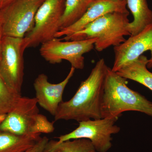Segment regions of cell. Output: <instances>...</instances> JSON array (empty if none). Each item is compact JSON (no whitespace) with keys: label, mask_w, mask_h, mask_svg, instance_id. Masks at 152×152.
I'll return each mask as SVG.
<instances>
[{"label":"cell","mask_w":152,"mask_h":152,"mask_svg":"<svg viewBox=\"0 0 152 152\" xmlns=\"http://www.w3.org/2000/svg\"><path fill=\"white\" fill-rule=\"evenodd\" d=\"M107 67L103 58L98 61L74 96L60 104L55 121L75 120L80 122L102 118L101 105Z\"/></svg>","instance_id":"1"},{"label":"cell","mask_w":152,"mask_h":152,"mask_svg":"<svg viewBox=\"0 0 152 152\" xmlns=\"http://www.w3.org/2000/svg\"><path fill=\"white\" fill-rule=\"evenodd\" d=\"M127 79L107 67L101 105V118L118 119L125 112L143 113L152 118V102L127 86Z\"/></svg>","instance_id":"2"},{"label":"cell","mask_w":152,"mask_h":152,"mask_svg":"<svg viewBox=\"0 0 152 152\" xmlns=\"http://www.w3.org/2000/svg\"><path fill=\"white\" fill-rule=\"evenodd\" d=\"M129 13L114 12L106 14L87 25L83 29L68 37L66 41L82 40L97 38L95 48L101 52L110 48L116 47L126 41L125 36H130L127 29L130 23Z\"/></svg>","instance_id":"3"},{"label":"cell","mask_w":152,"mask_h":152,"mask_svg":"<svg viewBox=\"0 0 152 152\" xmlns=\"http://www.w3.org/2000/svg\"><path fill=\"white\" fill-rule=\"evenodd\" d=\"M66 0H45L35 17L34 28L23 38L25 50L55 38L60 30Z\"/></svg>","instance_id":"4"},{"label":"cell","mask_w":152,"mask_h":152,"mask_svg":"<svg viewBox=\"0 0 152 152\" xmlns=\"http://www.w3.org/2000/svg\"><path fill=\"white\" fill-rule=\"evenodd\" d=\"M45 0H17L0 10L3 37L23 38L32 31L35 17Z\"/></svg>","instance_id":"5"},{"label":"cell","mask_w":152,"mask_h":152,"mask_svg":"<svg viewBox=\"0 0 152 152\" xmlns=\"http://www.w3.org/2000/svg\"><path fill=\"white\" fill-rule=\"evenodd\" d=\"M23 38L3 37L0 53V76L9 88L21 95L24 77Z\"/></svg>","instance_id":"6"},{"label":"cell","mask_w":152,"mask_h":152,"mask_svg":"<svg viewBox=\"0 0 152 152\" xmlns=\"http://www.w3.org/2000/svg\"><path fill=\"white\" fill-rule=\"evenodd\" d=\"M96 40L93 38L62 42L55 38L42 44L40 53L50 64H58L64 60L70 63L72 67L82 69L85 66L83 55L94 49Z\"/></svg>","instance_id":"7"},{"label":"cell","mask_w":152,"mask_h":152,"mask_svg":"<svg viewBox=\"0 0 152 152\" xmlns=\"http://www.w3.org/2000/svg\"><path fill=\"white\" fill-rule=\"evenodd\" d=\"M118 119L105 118L80 122L78 127L72 132L58 137L59 142L75 140H89L98 152H107L112 146V135L119 132L120 128L115 123Z\"/></svg>","instance_id":"8"},{"label":"cell","mask_w":152,"mask_h":152,"mask_svg":"<svg viewBox=\"0 0 152 152\" xmlns=\"http://www.w3.org/2000/svg\"><path fill=\"white\" fill-rule=\"evenodd\" d=\"M38 104L35 97H20L0 124V131L18 135H36L31 131L39 114Z\"/></svg>","instance_id":"9"},{"label":"cell","mask_w":152,"mask_h":152,"mask_svg":"<svg viewBox=\"0 0 152 152\" xmlns=\"http://www.w3.org/2000/svg\"><path fill=\"white\" fill-rule=\"evenodd\" d=\"M150 51L151 58L147 67L152 68V24L137 34L131 36L124 42L114 47L115 59L112 71L118 72L123 66L134 61L144 52Z\"/></svg>","instance_id":"10"},{"label":"cell","mask_w":152,"mask_h":152,"mask_svg":"<svg viewBox=\"0 0 152 152\" xmlns=\"http://www.w3.org/2000/svg\"><path fill=\"white\" fill-rule=\"evenodd\" d=\"M75 70L72 67L66 78L58 83H50L48 76L45 74H40L35 80L34 86L38 104L54 116L60 104L63 102L64 91L73 76Z\"/></svg>","instance_id":"11"},{"label":"cell","mask_w":152,"mask_h":152,"mask_svg":"<svg viewBox=\"0 0 152 152\" xmlns=\"http://www.w3.org/2000/svg\"><path fill=\"white\" fill-rule=\"evenodd\" d=\"M126 0H96L80 18L68 27L61 29L55 38L68 37L79 31L95 20L110 13H129Z\"/></svg>","instance_id":"12"},{"label":"cell","mask_w":152,"mask_h":152,"mask_svg":"<svg viewBox=\"0 0 152 152\" xmlns=\"http://www.w3.org/2000/svg\"><path fill=\"white\" fill-rule=\"evenodd\" d=\"M148 62L147 57L142 55L134 61L125 65L116 73L125 78L143 85L152 91V72L147 67Z\"/></svg>","instance_id":"13"},{"label":"cell","mask_w":152,"mask_h":152,"mask_svg":"<svg viewBox=\"0 0 152 152\" xmlns=\"http://www.w3.org/2000/svg\"><path fill=\"white\" fill-rule=\"evenodd\" d=\"M126 6L134 17L127 26V29L134 36L139 34L147 26L152 24V10L146 0H126Z\"/></svg>","instance_id":"14"},{"label":"cell","mask_w":152,"mask_h":152,"mask_svg":"<svg viewBox=\"0 0 152 152\" xmlns=\"http://www.w3.org/2000/svg\"><path fill=\"white\" fill-rule=\"evenodd\" d=\"M40 135H18L0 131V152H26L37 143Z\"/></svg>","instance_id":"15"},{"label":"cell","mask_w":152,"mask_h":152,"mask_svg":"<svg viewBox=\"0 0 152 152\" xmlns=\"http://www.w3.org/2000/svg\"><path fill=\"white\" fill-rule=\"evenodd\" d=\"M96 0H66L60 30L68 27L80 18Z\"/></svg>","instance_id":"16"},{"label":"cell","mask_w":152,"mask_h":152,"mask_svg":"<svg viewBox=\"0 0 152 152\" xmlns=\"http://www.w3.org/2000/svg\"><path fill=\"white\" fill-rule=\"evenodd\" d=\"M59 142L58 141H49L43 152H91L95 151L91 141L79 139Z\"/></svg>","instance_id":"17"},{"label":"cell","mask_w":152,"mask_h":152,"mask_svg":"<svg viewBox=\"0 0 152 152\" xmlns=\"http://www.w3.org/2000/svg\"><path fill=\"white\" fill-rule=\"evenodd\" d=\"M21 96L9 88L0 76V115L10 112Z\"/></svg>","instance_id":"18"},{"label":"cell","mask_w":152,"mask_h":152,"mask_svg":"<svg viewBox=\"0 0 152 152\" xmlns=\"http://www.w3.org/2000/svg\"><path fill=\"white\" fill-rule=\"evenodd\" d=\"M55 130L54 122H50L44 115L39 113L33 126L31 133L33 134H40L41 133L50 134Z\"/></svg>","instance_id":"19"},{"label":"cell","mask_w":152,"mask_h":152,"mask_svg":"<svg viewBox=\"0 0 152 152\" xmlns=\"http://www.w3.org/2000/svg\"><path fill=\"white\" fill-rule=\"evenodd\" d=\"M49 141L46 137H41L32 148L25 152H43Z\"/></svg>","instance_id":"20"},{"label":"cell","mask_w":152,"mask_h":152,"mask_svg":"<svg viewBox=\"0 0 152 152\" xmlns=\"http://www.w3.org/2000/svg\"><path fill=\"white\" fill-rule=\"evenodd\" d=\"M17 0H0V10Z\"/></svg>","instance_id":"21"},{"label":"cell","mask_w":152,"mask_h":152,"mask_svg":"<svg viewBox=\"0 0 152 152\" xmlns=\"http://www.w3.org/2000/svg\"><path fill=\"white\" fill-rule=\"evenodd\" d=\"M3 35L2 32L1 24L0 22V53H1V46L2 40Z\"/></svg>","instance_id":"22"},{"label":"cell","mask_w":152,"mask_h":152,"mask_svg":"<svg viewBox=\"0 0 152 152\" xmlns=\"http://www.w3.org/2000/svg\"><path fill=\"white\" fill-rule=\"evenodd\" d=\"M6 115H0V124L2 122L4 121Z\"/></svg>","instance_id":"23"},{"label":"cell","mask_w":152,"mask_h":152,"mask_svg":"<svg viewBox=\"0 0 152 152\" xmlns=\"http://www.w3.org/2000/svg\"><path fill=\"white\" fill-rule=\"evenodd\" d=\"M91 152H96V151H92Z\"/></svg>","instance_id":"24"}]
</instances>
